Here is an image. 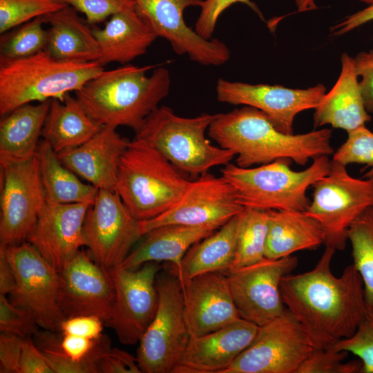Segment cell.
Instances as JSON below:
<instances>
[{
  "label": "cell",
  "instance_id": "1",
  "mask_svg": "<svg viewBox=\"0 0 373 373\" xmlns=\"http://www.w3.org/2000/svg\"><path fill=\"white\" fill-rule=\"evenodd\" d=\"M335 251L325 246L312 270L286 275L280 284L284 305L315 349H328L351 337L368 312L363 282L354 265L347 266L339 277L333 274Z\"/></svg>",
  "mask_w": 373,
  "mask_h": 373
},
{
  "label": "cell",
  "instance_id": "2",
  "mask_svg": "<svg viewBox=\"0 0 373 373\" xmlns=\"http://www.w3.org/2000/svg\"><path fill=\"white\" fill-rule=\"evenodd\" d=\"M208 135L219 146L231 151L237 156L236 165L243 168L282 158L303 166L309 159L334 154L330 129L286 134L263 112L248 106L218 113Z\"/></svg>",
  "mask_w": 373,
  "mask_h": 373
},
{
  "label": "cell",
  "instance_id": "3",
  "mask_svg": "<svg viewBox=\"0 0 373 373\" xmlns=\"http://www.w3.org/2000/svg\"><path fill=\"white\" fill-rule=\"evenodd\" d=\"M169 70L160 65L125 64L104 70L75 92L88 115L102 126L135 133L169 93Z\"/></svg>",
  "mask_w": 373,
  "mask_h": 373
},
{
  "label": "cell",
  "instance_id": "4",
  "mask_svg": "<svg viewBox=\"0 0 373 373\" xmlns=\"http://www.w3.org/2000/svg\"><path fill=\"white\" fill-rule=\"evenodd\" d=\"M104 70L97 61L60 60L45 50L23 58L0 59V114L34 102L62 100Z\"/></svg>",
  "mask_w": 373,
  "mask_h": 373
},
{
  "label": "cell",
  "instance_id": "5",
  "mask_svg": "<svg viewBox=\"0 0 373 373\" xmlns=\"http://www.w3.org/2000/svg\"><path fill=\"white\" fill-rule=\"evenodd\" d=\"M191 181L146 141H129L119 166L115 191L138 221L153 218L182 197Z\"/></svg>",
  "mask_w": 373,
  "mask_h": 373
},
{
  "label": "cell",
  "instance_id": "6",
  "mask_svg": "<svg viewBox=\"0 0 373 373\" xmlns=\"http://www.w3.org/2000/svg\"><path fill=\"white\" fill-rule=\"evenodd\" d=\"M292 160L278 159L254 168L228 164L221 170L244 207L263 210L305 211L310 203L308 188L329 171L331 160L322 155L306 169L290 168Z\"/></svg>",
  "mask_w": 373,
  "mask_h": 373
},
{
  "label": "cell",
  "instance_id": "7",
  "mask_svg": "<svg viewBox=\"0 0 373 373\" xmlns=\"http://www.w3.org/2000/svg\"><path fill=\"white\" fill-rule=\"evenodd\" d=\"M216 115L203 113L184 117L169 106H159L146 117L135 137L153 146L179 171L198 177L212 167L229 164L236 156L206 137Z\"/></svg>",
  "mask_w": 373,
  "mask_h": 373
},
{
  "label": "cell",
  "instance_id": "8",
  "mask_svg": "<svg viewBox=\"0 0 373 373\" xmlns=\"http://www.w3.org/2000/svg\"><path fill=\"white\" fill-rule=\"evenodd\" d=\"M312 186V200L305 212L321 226L325 246L344 249L350 226L373 207V176L354 178L345 165L332 160L329 173Z\"/></svg>",
  "mask_w": 373,
  "mask_h": 373
},
{
  "label": "cell",
  "instance_id": "9",
  "mask_svg": "<svg viewBox=\"0 0 373 373\" xmlns=\"http://www.w3.org/2000/svg\"><path fill=\"white\" fill-rule=\"evenodd\" d=\"M155 314L139 341L137 360L142 372L172 373L191 338L184 316L180 280L170 274L157 276Z\"/></svg>",
  "mask_w": 373,
  "mask_h": 373
},
{
  "label": "cell",
  "instance_id": "10",
  "mask_svg": "<svg viewBox=\"0 0 373 373\" xmlns=\"http://www.w3.org/2000/svg\"><path fill=\"white\" fill-rule=\"evenodd\" d=\"M3 249L16 278L8 296L15 305L30 311L39 327L58 332L66 318L60 306V274L28 241Z\"/></svg>",
  "mask_w": 373,
  "mask_h": 373
},
{
  "label": "cell",
  "instance_id": "11",
  "mask_svg": "<svg viewBox=\"0 0 373 373\" xmlns=\"http://www.w3.org/2000/svg\"><path fill=\"white\" fill-rule=\"evenodd\" d=\"M314 349L305 331L286 309L259 327L253 342L223 373H297Z\"/></svg>",
  "mask_w": 373,
  "mask_h": 373
},
{
  "label": "cell",
  "instance_id": "12",
  "mask_svg": "<svg viewBox=\"0 0 373 373\" xmlns=\"http://www.w3.org/2000/svg\"><path fill=\"white\" fill-rule=\"evenodd\" d=\"M88 254L106 269L119 267L142 237L140 221L128 211L118 194L98 189L84 222Z\"/></svg>",
  "mask_w": 373,
  "mask_h": 373
},
{
  "label": "cell",
  "instance_id": "13",
  "mask_svg": "<svg viewBox=\"0 0 373 373\" xmlns=\"http://www.w3.org/2000/svg\"><path fill=\"white\" fill-rule=\"evenodd\" d=\"M1 166L0 247L26 241L46 204L36 155Z\"/></svg>",
  "mask_w": 373,
  "mask_h": 373
},
{
  "label": "cell",
  "instance_id": "14",
  "mask_svg": "<svg viewBox=\"0 0 373 373\" xmlns=\"http://www.w3.org/2000/svg\"><path fill=\"white\" fill-rule=\"evenodd\" d=\"M162 267L148 262L139 269H108L115 291L111 318L106 324L124 345L139 343L157 307L156 278Z\"/></svg>",
  "mask_w": 373,
  "mask_h": 373
},
{
  "label": "cell",
  "instance_id": "15",
  "mask_svg": "<svg viewBox=\"0 0 373 373\" xmlns=\"http://www.w3.org/2000/svg\"><path fill=\"white\" fill-rule=\"evenodd\" d=\"M296 256L261 260L229 271L230 291L241 318L262 326L280 316L287 309L280 284L298 265Z\"/></svg>",
  "mask_w": 373,
  "mask_h": 373
},
{
  "label": "cell",
  "instance_id": "16",
  "mask_svg": "<svg viewBox=\"0 0 373 373\" xmlns=\"http://www.w3.org/2000/svg\"><path fill=\"white\" fill-rule=\"evenodd\" d=\"M243 209L229 182L222 176L207 172L191 181L182 197L168 210L140 221V231L143 237L151 229L169 224L221 227Z\"/></svg>",
  "mask_w": 373,
  "mask_h": 373
},
{
  "label": "cell",
  "instance_id": "17",
  "mask_svg": "<svg viewBox=\"0 0 373 373\" xmlns=\"http://www.w3.org/2000/svg\"><path fill=\"white\" fill-rule=\"evenodd\" d=\"M138 12L158 37L165 39L178 55H186L200 65L218 66L229 61L231 52L218 39H207L184 21L190 6H201L204 0H134Z\"/></svg>",
  "mask_w": 373,
  "mask_h": 373
},
{
  "label": "cell",
  "instance_id": "18",
  "mask_svg": "<svg viewBox=\"0 0 373 373\" xmlns=\"http://www.w3.org/2000/svg\"><path fill=\"white\" fill-rule=\"evenodd\" d=\"M219 102L244 105L263 112L280 131L294 134L295 117L300 112L315 109L326 93L322 84L305 89L281 85L251 84L219 78L216 86Z\"/></svg>",
  "mask_w": 373,
  "mask_h": 373
},
{
  "label": "cell",
  "instance_id": "19",
  "mask_svg": "<svg viewBox=\"0 0 373 373\" xmlns=\"http://www.w3.org/2000/svg\"><path fill=\"white\" fill-rule=\"evenodd\" d=\"M60 274V306L65 318L93 315L107 324L112 315L115 291L107 269L79 250Z\"/></svg>",
  "mask_w": 373,
  "mask_h": 373
},
{
  "label": "cell",
  "instance_id": "20",
  "mask_svg": "<svg viewBox=\"0 0 373 373\" xmlns=\"http://www.w3.org/2000/svg\"><path fill=\"white\" fill-rule=\"evenodd\" d=\"M91 204L46 202L27 238L26 241L59 272L84 246L83 226Z\"/></svg>",
  "mask_w": 373,
  "mask_h": 373
},
{
  "label": "cell",
  "instance_id": "21",
  "mask_svg": "<svg viewBox=\"0 0 373 373\" xmlns=\"http://www.w3.org/2000/svg\"><path fill=\"white\" fill-rule=\"evenodd\" d=\"M180 283L191 336L206 334L241 318L224 272L203 274Z\"/></svg>",
  "mask_w": 373,
  "mask_h": 373
},
{
  "label": "cell",
  "instance_id": "22",
  "mask_svg": "<svg viewBox=\"0 0 373 373\" xmlns=\"http://www.w3.org/2000/svg\"><path fill=\"white\" fill-rule=\"evenodd\" d=\"M259 326L240 318L199 336H191L172 373H223L254 340Z\"/></svg>",
  "mask_w": 373,
  "mask_h": 373
},
{
  "label": "cell",
  "instance_id": "23",
  "mask_svg": "<svg viewBox=\"0 0 373 373\" xmlns=\"http://www.w3.org/2000/svg\"><path fill=\"white\" fill-rule=\"evenodd\" d=\"M129 140L103 126L84 144L57 153L59 160L98 189L115 191L119 166Z\"/></svg>",
  "mask_w": 373,
  "mask_h": 373
},
{
  "label": "cell",
  "instance_id": "24",
  "mask_svg": "<svg viewBox=\"0 0 373 373\" xmlns=\"http://www.w3.org/2000/svg\"><path fill=\"white\" fill-rule=\"evenodd\" d=\"M341 70L332 88L314 109V126L329 124L347 133L371 120L362 96L354 58L343 52Z\"/></svg>",
  "mask_w": 373,
  "mask_h": 373
},
{
  "label": "cell",
  "instance_id": "25",
  "mask_svg": "<svg viewBox=\"0 0 373 373\" xmlns=\"http://www.w3.org/2000/svg\"><path fill=\"white\" fill-rule=\"evenodd\" d=\"M93 33L100 50L97 62L102 66L111 62L127 64L145 54L158 37L135 5L110 17L103 28H95Z\"/></svg>",
  "mask_w": 373,
  "mask_h": 373
},
{
  "label": "cell",
  "instance_id": "26",
  "mask_svg": "<svg viewBox=\"0 0 373 373\" xmlns=\"http://www.w3.org/2000/svg\"><path fill=\"white\" fill-rule=\"evenodd\" d=\"M220 227L169 224L154 228L143 236L142 242L119 266L136 269L148 262H170V270L180 267L188 250Z\"/></svg>",
  "mask_w": 373,
  "mask_h": 373
},
{
  "label": "cell",
  "instance_id": "27",
  "mask_svg": "<svg viewBox=\"0 0 373 373\" xmlns=\"http://www.w3.org/2000/svg\"><path fill=\"white\" fill-rule=\"evenodd\" d=\"M41 18L49 25L44 50L51 56L76 62L98 60L100 50L93 30L75 9L66 6Z\"/></svg>",
  "mask_w": 373,
  "mask_h": 373
},
{
  "label": "cell",
  "instance_id": "28",
  "mask_svg": "<svg viewBox=\"0 0 373 373\" xmlns=\"http://www.w3.org/2000/svg\"><path fill=\"white\" fill-rule=\"evenodd\" d=\"M50 99L21 106L0 122V164L28 160L37 154Z\"/></svg>",
  "mask_w": 373,
  "mask_h": 373
},
{
  "label": "cell",
  "instance_id": "29",
  "mask_svg": "<svg viewBox=\"0 0 373 373\" xmlns=\"http://www.w3.org/2000/svg\"><path fill=\"white\" fill-rule=\"evenodd\" d=\"M269 222L265 257L278 259L325 243L318 222L305 211L268 210Z\"/></svg>",
  "mask_w": 373,
  "mask_h": 373
},
{
  "label": "cell",
  "instance_id": "30",
  "mask_svg": "<svg viewBox=\"0 0 373 373\" xmlns=\"http://www.w3.org/2000/svg\"><path fill=\"white\" fill-rule=\"evenodd\" d=\"M238 215L193 245L183 257L180 267L171 269L170 274L182 282L203 274L227 273L236 255Z\"/></svg>",
  "mask_w": 373,
  "mask_h": 373
},
{
  "label": "cell",
  "instance_id": "31",
  "mask_svg": "<svg viewBox=\"0 0 373 373\" xmlns=\"http://www.w3.org/2000/svg\"><path fill=\"white\" fill-rule=\"evenodd\" d=\"M102 127L88 115L77 99L68 93L62 100L50 99L41 136L59 153L84 144Z\"/></svg>",
  "mask_w": 373,
  "mask_h": 373
},
{
  "label": "cell",
  "instance_id": "32",
  "mask_svg": "<svg viewBox=\"0 0 373 373\" xmlns=\"http://www.w3.org/2000/svg\"><path fill=\"white\" fill-rule=\"evenodd\" d=\"M37 156L46 202L68 204L93 202L98 189L82 182L59 159L46 141L39 143Z\"/></svg>",
  "mask_w": 373,
  "mask_h": 373
},
{
  "label": "cell",
  "instance_id": "33",
  "mask_svg": "<svg viewBox=\"0 0 373 373\" xmlns=\"http://www.w3.org/2000/svg\"><path fill=\"white\" fill-rule=\"evenodd\" d=\"M269 222L268 210L244 207L238 215L236 255L229 271L265 258Z\"/></svg>",
  "mask_w": 373,
  "mask_h": 373
},
{
  "label": "cell",
  "instance_id": "34",
  "mask_svg": "<svg viewBox=\"0 0 373 373\" xmlns=\"http://www.w3.org/2000/svg\"><path fill=\"white\" fill-rule=\"evenodd\" d=\"M347 238L352 246L353 264L363 282L367 308L373 311V207L352 223Z\"/></svg>",
  "mask_w": 373,
  "mask_h": 373
},
{
  "label": "cell",
  "instance_id": "35",
  "mask_svg": "<svg viewBox=\"0 0 373 373\" xmlns=\"http://www.w3.org/2000/svg\"><path fill=\"white\" fill-rule=\"evenodd\" d=\"M1 373H53L31 338L1 332Z\"/></svg>",
  "mask_w": 373,
  "mask_h": 373
},
{
  "label": "cell",
  "instance_id": "36",
  "mask_svg": "<svg viewBox=\"0 0 373 373\" xmlns=\"http://www.w3.org/2000/svg\"><path fill=\"white\" fill-rule=\"evenodd\" d=\"M44 20L39 17L2 34L0 59H20L44 50L48 36V30L44 28Z\"/></svg>",
  "mask_w": 373,
  "mask_h": 373
},
{
  "label": "cell",
  "instance_id": "37",
  "mask_svg": "<svg viewBox=\"0 0 373 373\" xmlns=\"http://www.w3.org/2000/svg\"><path fill=\"white\" fill-rule=\"evenodd\" d=\"M35 343L41 351L53 373H97V363L100 356L111 348V343L88 360L77 362L68 357L59 347L55 332H37Z\"/></svg>",
  "mask_w": 373,
  "mask_h": 373
},
{
  "label": "cell",
  "instance_id": "38",
  "mask_svg": "<svg viewBox=\"0 0 373 373\" xmlns=\"http://www.w3.org/2000/svg\"><path fill=\"white\" fill-rule=\"evenodd\" d=\"M64 6L59 0H0V33Z\"/></svg>",
  "mask_w": 373,
  "mask_h": 373
},
{
  "label": "cell",
  "instance_id": "39",
  "mask_svg": "<svg viewBox=\"0 0 373 373\" xmlns=\"http://www.w3.org/2000/svg\"><path fill=\"white\" fill-rule=\"evenodd\" d=\"M332 160L345 166L365 164L370 170L365 178L373 176V132L365 125L348 132L347 140L333 154Z\"/></svg>",
  "mask_w": 373,
  "mask_h": 373
},
{
  "label": "cell",
  "instance_id": "40",
  "mask_svg": "<svg viewBox=\"0 0 373 373\" xmlns=\"http://www.w3.org/2000/svg\"><path fill=\"white\" fill-rule=\"evenodd\" d=\"M345 351L314 349L298 368L297 373H356L361 372L362 362L352 361L343 363L347 356Z\"/></svg>",
  "mask_w": 373,
  "mask_h": 373
},
{
  "label": "cell",
  "instance_id": "41",
  "mask_svg": "<svg viewBox=\"0 0 373 373\" xmlns=\"http://www.w3.org/2000/svg\"><path fill=\"white\" fill-rule=\"evenodd\" d=\"M332 348L357 356L362 362L361 373H373V311L369 310L356 332Z\"/></svg>",
  "mask_w": 373,
  "mask_h": 373
},
{
  "label": "cell",
  "instance_id": "42",
  "mask_svg": "<svg viewBox=\"0 0 373 373\" xmlns=\"http://www.w3.org/2000/svg\"><path fill=\"white\" fill-rule=\"evenodd\" d=\"M39 327L28 310L13 305L7 296L0 294V331L23 338H31Z\"/></svg>",
  "mask_w": 373,
  "mask_h": 373
},
{
  "label": "cell",
  "instance_id": "43",
  "mask_svg": "<svg viewBox=\"0 0 373 373\" xmlns=\"http://www.w3.org/2000/svg\"><path fill=\"white\" fill-rule=\"evenodd\" d=\"M241 3L249 6L262 20L264 17L259 8L251 0H204L197 19L195 30L207 39L213 38L217 21L221 14L234 3Z\"/></svg>",
  "mask_w": 373,
  "mask_h": 373
},
{
  "label": "cell",
  "instance_id": "44",
  "mask_svg": "<svg viewBox=\"0 0 373 373\" xmlns=\"http://www.w3.org/2000/svg\"><path fill=\"white\" fill-rule=\"evenodd\" d=\"M82 12L89 24L102 22L135 5L134 0H59Z\"/></svg>",
  "mask_w": 373,
  "mask_h": 373
},
{
  "label": "cell",
  "instance_id": "45",
  "mask_svg": "<svg viewBox=\"0 0 373 373\" xmlns=\"http://www.w3.org/2000/svg\"><path fill=\"white\" fill-rule=\"evenodd\" d=\"M97 373H142L137 357L117 347L103 353L97 363Z\"/></svg>",
  "mask_w": 373,
  "mask_h": 373
},
{
  "label": "cell",
  "instance_id": "46",
  "mask_svg": "<svg viewBox=\"0 0 373 373\" xmlns=\"http://www.w3.org/2000/svg\"><path fill=\"white\" fill-rule=\"evenodd\" d=\"M104 325V321L96 316H76L66 318L61 323L59 332L62 334L98 339L103 335Z\"/></svg>",
  "mask_w": 373,
  "mask_h": 373
},
{
  "label": "cell",
  "instance_id": "47",
  "mask_svg": "<svg viewBox=\"0 0 373 373\" xmlns=\"http://www.w3.org/2000/svg\"><path fill=\"white\" fill-rule=\"evenodd\" d=\"M354 61L365 108L373 113V50L358 52Z\"/></svg>",
  "mask_w": 373,
  "mask_h": 373
},
{
  "label": "cell",
  "instance_id": "48",
  "mask_svg": "<svg viewBox=\"0 0 373 373\" xmlns=\"http://www.w3.org/2000/svg\"><path fill=\"white\" fill-rule=\"evenodd\" d=\"M371 21H373V4L346 17L330 28V33L332 36H341Z\"/></svg>",
  "mask_w": 373,
  "mask_h": 373
},
{
  "label": "cell",
  "instance_id": "49",
  "mask_svg": "<svg viewBox=\"0 0 373 373\" xmlns=\"http://www.w3.org/2000/svg\"><path fill=\"white\" fill-rule=\"evenodd\" d=\"M16 278L3 249L0 248V294L8 296L14 290Z\"/></svg>",
  "mask_w": 373,
  "mask_h": 373
},
{
  "label": "cell",
  "instance_id": "50",
  "mask_svg": "<svg viewBox=\"0 0 373 373\" xmlns=\"http://www.w3.org/2000/svg\"><path fill=\"white\" fill-rule=\"evenodd\" d=\"M297 10L298 12H307L318 8L316 0H295Z\"/></svg>",
  "mask_w": 373,
  "mask_h": 373
},
{
  "label": "cell",
  "instance_id": "51",
  "mask_svg": "<svg viewBox=\"0 0 373 373\" xmlns=\"http://www.w3.org/2000/svg\"><path fill=\"white\" fill-rule=\"evenodd\" d=\"M360 1L367 3L368 5H372L373 4V0H359Z\"/></svg>",
  "mask_w": 373,
  "mask_h": 373
}]
</instances>
